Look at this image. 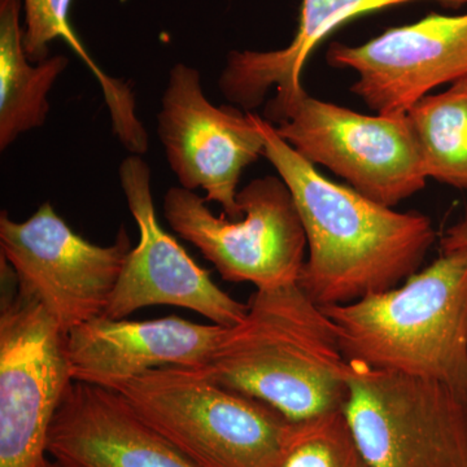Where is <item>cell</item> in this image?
<instances>
[{
  "label": "cell",
  "mask_w": 467,
  "mask_h": 467,
  "mask_svg": "<svg viewBox=\"0 0 467 467\" xmlns=\"http://www.w3.org/2000/svg\"><path fill=\"white\" fill-rule=\"evenodd\" d=\"M263 156L299 211L308 259L299 285L319 306L391 290L422 266L436 241L431 220L395 211L324 177L260 116Z\"/></svg>",
  "instance_id": "6da1fadb"
},
{
  "label": "cell",
  "mask_w": 467,
  "mask_h": 467,
  "mask_svg": "<svg viewBox=\"0 0 467 467\" xmlns=\"http://www.w3.org/2000/svg\"><path fill=\"white\" fill-rule=\"evenodd\" d=\"M247 304L199 371L291 422L343 410L350 365L322 306L299 284L256 290Z\"/></svg>",
  "instance_id": "7a4b0ae2"
},
{
  "label": "cell",
  "mask_w": 467,
  "mask_h": 467,
  "mask_svg": "<svg viewBox=\"0 0 467 467\" xmlns=\"http://www.w3.org/2000/svg\"><path fill=\"white\" fill-rule=\"evenodd\" d=\"M322 309L350 364L435 380L467 396V250L441 252L391 290Z\"/></svg>",
  "instance_id": "3957f363"
},
{
  "label": "cell",
  "mask_w": 467,
  "mask_h": 467,
  "mask_svg": "<svg viewBox=\"0 0 467 467\" xmlns=\"http://www.w3.org/2000/svg\"><path fill=\"white\" fill-rule=\"evenodd\" d=\"M198 467H279L291 420L196 368H153L115 389Z\"/></svg>",
  "instance_id": "277c9868"
},
{
  "label": "cell",
  "mask_w": 467,
  "mask_h": 467,
  "mask_svg": "<svg viewBox=\"0 0 467 467\" xmlns=\"http://www.w3.org/2000/svg\"><path fill=\"white\" fill-rule=\"evenodd\" d=\"M264 119L310 164L324 165L371 201L395 208L425 189L407 115H362L303 90L265 101Z\"/></svg>",
  "instance_id": "5b68a950"
},
{
  "label": "cell",
  "mask_w": 467,
  "mask_h": 467,
  "mask_svg": "<svg viewBox=\"0 0 467 467\" xmlns=\"http://www.w3.org/2000/svg\"><path fill=\"white\" fill-rule=\"evenodd\" d=\"M242 218L216 216L204 198L181 186L164 196L165 220L213 264L223 281L272 290L299 284L306 236L296 204L281 177L252 180L238 192Z\"/></svg>",
  "instance_id": "8992f818"
},
{
  "label": "cell",
  "mask_w": 467,
  "mask_h": 467,
  "mask_svg": "<svg viewBox=\"0 0 467 467\" xmlns=\"http://www.w3.org/2000/svg\"><path fill=\"white\" fill-rule=\"evenodd\" d=\"M343 411L371 467H467V396L350 364Z\"/></svg>",
  "instance_id": "52a82bcc"
},
{
  "label": "cell",
  "mask_w": 467,
  "mask_h": 467,
  "mask_svg": "<svg viewBox=\"0 0 467 467\" xmlns=\"http://www.w3.org/2000/svg\"><path fill=\"white\" fill-rule=\"evenodd\" d=\"M0 248L17 290L41 304L67 334L104 316L133 247L125 226L110 245L86 241L47 202L24 223L3 211Z\"/></svg>",
  "instance_id": "ba28073f"
},
{
  "label": "cell",
  "mask_w": 467,
  "mask_h": 467,
  "mask_svg": "<svg viewBox=\"0 0 467 467\" xmlns=\"http://www.w3.org/2000/svg\"><path fill=\"white\" fill-rule=\"evenodd\" d=\"M73 382L67 334L17 291L0 313V467H45L52 423Z\"/></svg>",
  "instance_id": "9c48e42d"
},
{
  "label": "cell",
  "mask_w": 467,
  "mask_h": 467,
  "mask_svg": "<svg viewBox=\"0 0 467 467\" xmlns=\"http://www.w3.org/2000/svg\"><path fill=\"white\" fill-rule=\"evenodd\" d=\"M260 116L238 107H216L205 95L196 67L177 63L158 113V135L178 183L190 192L204 190L223 216L239 220L238 186L243 171L263 156Z\"/></svg>",
  "instance_id": "30bf717a"
},
{
  "label": "cell",
  "mask_w": 467,
  "mask_h": 467,
  "mask_svg": "<svg viewBox=\"0 0 467 467\" xmlns=\"http://www.w3.org/2000/svg\"><path fill=\"white\" fill-rule=\"evenodd\" d=\"M119 177L129 211L140 230V242L126 257L104 316L124 319L146 306H173L193 310L223 327L241 324L248 304L221 290L209 272L160 225L152 175L142 156L130 153L122 160Z\"/></svg>",
  "instance_id": "8fae6325"
},
{
  "label": "cell",
  "mask_w": 467,
  "mask_h": 467,
  "mask_svg": "<svg viewBox=\"0 0 467 467\" xmlns=\"http://www.w3.org/2000/svg\"><path fill=\"white\" fill-rule=\"evenodd\" d=\"M326 60L358 75L350 91L368 109L407 115L439 86L467 77V12H434L417 23L389 27L361 46L331 43Z\"/></svg>",
  "instance_id": "7c38bea8"
},
{
  "label": "cell",
  "mask_w": 467,
  "mask_h": 467,
  "mask_svg": "<svg viewBox=\"0 0 467 467\" xmlns=\"http://www.w3.org/2000/svg\"><path fill=\"white\" fill-rule=\"evenodd\" d=\"M227 328L177 317L125 321L100 316L67 334L70 376L115 391L126 380L161 368L201 370Z\"/></svg>",
  "instance_id": "4fadbf2b"
},
{
  "label": "cell",
  "mask_w": 467,
  "mask_h": 467,
  "mask_svg": "<svg viewBox=\"0 0 467 467\" xmlns=\"http://www.w3.org/2000/svg\"><path fill=\"white\" fill-rule=\"evenodd\" d=\"M48 456L67 467H198L119 393L76 380L52 423Z\"/></svg>",
  "instance_id": "5bb4252c"
},
{
  "label": "cell",
  "mask_w": 467,
  "mask_h": 467,
  "mask_svg": "<svg viewBox=\"0 0 467 467\" xmlns=\"http://www.w3.org/2000/svg\"><path fill=\"white\" fill-rule=\"evenodd\" d=\"M417 0H301L296 33L281 50L232 51L218 78V88L232 106L244 112L265 104L275 88L276 99H288L304 90L301 73L310 55L326 36L344 24L382 9ZM448 8L467 5V0H430Z\"/></svg>",
  "instance_id": "9a60e30c"
},
{
  "label": "cell",
  "mask_w": 467,
  "mask_h": 467,
  "mask_svg": "<svg viewBox=\"0 0 467 467\" xmlns=\"http://www.w3.org/2000/svg\"><path fill=\"white\" fill-rule=\"evenodd\" d=\"M23 0H0V150L41 128L50 113L48 95L69 58L55 55L32 63L24 47Z\"/></svg>",
  "instance_id": "2e32d148"
},
{
  "label": "cell",
  "mask_w": 467,
  "mask_h": 467,
  "mask_svg": "<svg viewBox=\"0 0 467 467\" xmlns=\"http://www.w3.org/2000/svg\"><path fill=\"white\" fill-rule=\"evenodd\" d=\"M24 47L32 63L48 58L50 45L63 39L84 60L99 82L109 109L113 131L122 146L134 155L149 150V135L135 113V100L130 86L107 75L90 57L70 24L72 0H23Z\"/></svg>",
  "instance_id": "e0dca14e"
},
{
  "label": "cell",
  "mask_w": 467,
  "mask_h": 467,
  "mask_svg": "<svg viewBox=\"0 0 467 467\" xmlns=\"http://www.w3.org/2000/svg\"><path fill=\"white\" fill-rule=\"evenodd\" d=\"M407 116L427 180L467 190V77L426 95Z\"/></svg>",
  "instance_id": "ac0fdd59"
},
{
  "label": "cell",
  "mask_w": 467,
  "mask_h": 467,
  "mask_svg": "<svg viewBox=\"0 0 467 467\" xmlns=\"http://www.w3.org/2000/svg\"><path fill=\"white\" fill-rule=\"evenodd\" d=\"M279 467H371L343 410L292 422Z\"/></svg>",
  "instance_id": "d6986e66"
},
{
  "label": "cell",
  "mask_w": 467,
  "mask_h": 467,
  "mask_svg": "<svg viewBox=\"0 0 467 467\" xmlns=\"http://www.w3.org/2000/svg\"><path fill=\"white\" fill-rule=\"evenodd\" d=\"M441 244V252L467 250V212L459 223L448 227Z\"/></svg>",
  "instance_id": "ffe728a7"
},
{
  "label": "cell",
  "mask_w": 467,
  "mask_h": 467,
  "mask_svg": "<svg viewBox=\"0 0 467 467\" xmlns=\"http://www.w3.org/2000/svg\"><path fill=\"white\" fill-rule=\"evenodd\" d=\"M45 467H67V466H64L63 463L57 462V461L48 459L47 462H46Z\"/></svg>",
  "instance_id": "44dd1931"
}]
</instances>
